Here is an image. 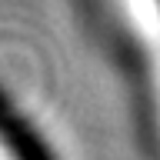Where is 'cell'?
I'll return each instance as SVG.
<instances>
[{"label":"cell","mask_w":160,"mask_h":160,"mask_svg":"<svg viewBox=\"0 0 160 160\" xmlns=\"http://www.w3.org/2000/svg\"><path fill=\"white\" fill-rule=\"evenodd\" d=\"M0 143L10 150L13 160H57V153L33 130V123L13 110V103L3 90H0Z\"/></svg>","instance_id":"obj_1"}]
</instances>
